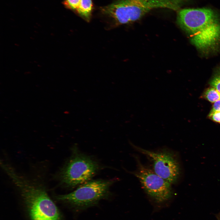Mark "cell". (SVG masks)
<instances>
[{
	"instance_id": "obj_1",
	"label": "cell",
	"mask_w": 220,
	"mask_h": 220,
	"mask_svg": "<svg viewBox=\"0 0 220 220\" xmlns=\"http://www.w3.org/2000/svg\"><path fill=\"white\" fill-rule=\"evenodd\" d=\"M4 171L20 190L31 220H61L57 207L42 186L17 174L10 165Z\"/></svg>"
},
{
	"instance_id": "obj_2",
	"label": "cell",
	"mask_w": 220,
	"mask_h": 220,
	"mask_svg": "<svg viewBox=\"0 0 220 220\" xmlns=\"http://www.w3.org/2000/svg\"><path fill=\"white\" fill-rule=\"evenodd\" d=\"M159 8L176 10L179 6L167 0H118L101 10L117 25L137 21L152 9Z\"/></svg>"
},
{
	"instance_id": "obj_3",
	"label": "cell",
	"mask_w": 220,
	"mask_h": 220,
	"mask_svg": "<svg viewBox=\"0 0 220 220\" xmlns=\"http://www.w3.org/2000/svg\"><path fill=\"white\" fill-rule=\"evenodd\" d=\"M59 174L61 184L73 188L91 180L100 169L98 162L90 156L81 153L76 147Z\"/></svg>"
},
{
	"instance_id": "obj_4",
	"label": "cell",
	"mask_w": 220,
	"mask_h": 220,
	"mask_svg": "<svg viewBox=\"0 0 220 220\" xmlns=\"http://www.w3.org/2000/svg\"><path fill=\"white\" fill-rule=\"evenodd\" d=\"M115 181L114 179L91 180L79 186L74 191L58 196L57 198L78 207L90 206L108 195L109 188Z\"/></svg>"
},
{
	"instance_id": "obj_5",
	"label": "cell",
	"mask_w": 220,
	"mask_h": 220,
	"mask_svg": "<svg viewBox=\"0 0 220 220\" xmlns=\"http://www.w3.org/2000/svg\"><path fill=\"white\" fill-rule=\"evenodd\" d=\"M136 160L137 169L131 173L139 179L147 194L159 203L169 200L172 194L171 184L145 166L137 157Z\"/></svg>"
},
{
	"instance_id": "obj_6",
	"label": "cell",
	"mask_w": 220,
	"mask_h": 220,
	"mask_svg": "<svg viewBox=\"0 0 220 220\" xmlns=\"http://www.w3.org/2000/svg\"><path fill=\"white\" fill-rule=\"evenodd\" d=\"M137 151L149 157L153 163V171L170 184L176 182L181 172V165L176 155L166 149L154 152L133 145Z\"/></svg>"
},
{
	"instance_id": "obj_7",
	"label": "cell",
	"mask_w": 220,
	"mask_h": 220,
	"mask_svg": "<svg viewBox=\"0 0 220 220\" xmlns=\"http://www.w3.org/2000/svg\"><path fill=\"white\" fill-rule=\"evenodd\" d=\"M218 20L215 13L206 8L182 9L178 11L177 17L179 25L191 36Z\"/></svg>"
},
{
	"instance_id": "obj_8",
	"label": "cell",
	"mask_w": 220,
	"mask_h": 220,
	"mask_svg": "<svg viewBox=\"0 0 220 220\" xmlns=\"http://www.w3.org/2000/svg\"><path fill=\"white\" fill-rule=\"evenodd\" d=\"M192 43L203 51L213 50L220 43V24L218 20L207 25L191 36Z\"/></svg>"
},
{
	"instance_id": "obj_9",
	"label": "cell",
	"mask_w": 220,
	"mask_h": 220,
	"mask_svg": "<svg viewBox=\"0 0 220 220\" xmlns=\"http://www.w3.org/2000/svg\"><path fill=\"white\" fill-rule=\"evenodd\" d=\"M93 6L92 0H81L76 11L83 19L89 22L91 17Z\"/></svg>"
},
{
	"instance_id": "obj_10",
	"label": "cell",
	"mask_w": 220,
	"mask_h": 220,
	"mask_svg": "<svg viewBox=\"0 0 220 220\" xmlns=\"http://www.w3.org/2000/svg\"><path fill=\"white\" fill-rule=\"evenodd\" d=\"M203 96V97L211 103L220 100V93L213 87L207 89Z\"/></svg>"
},
{
	"instance_id": "obj_11",
	"label": "cell",
	"mask_w": 220,
	"mask_h": 220,
	"mask_svg": "<svg viewBox=\"0 0 220 220\" xmlns=\"http://www.w3.org/2000/svg\"><path fill=\"white\" fill-rule=\"evenodd\" d=\"M210 84L212 87L215 88L220 93V67L216 72Z\"/></svg>"
},
{
	"instance_id": "obj_12",
	"label": "cell",
	"mask_w": 220,
	"mask_h": 220,
	"mask_svg": "<svg viewBox=\"0 0 220 220\" xmlns=\"http://www.w3.org/2000/svg\"><path fill=\"white\" fill-rule=\"evenodd\" d=\"M81 0H64L63 3L66 8L76 11L79 7Z\"/></svg>"
},
{
	"instance_id": "obj_13",
	"label": "cell",
	"mask_w": 220,
	"mask_h": 220,
	"mask_svg": "<svg viewBox=\"0 0 220 220\" xmlns=\"http://www.w3.org/2000/svg\"><path fill=\"white\" fill-rule=\"evenodd\" d=\"M208 117L213 121L220 123V112L211 111Z\"/></svg>"
},
{
	"instance_id": "obj_14",
	"label": "cell",
	"mask_w": 220,
	"mask_h": 220,
	"mask_svg": "<svg viewBox=\"0 0 220 220\" xmlns=\"http://www.w3.org/2000/svg\"><path fill=\"white\" fill-rule=\"evenodd\" d=\"M211 111L220 112V100L214 103Z\"/></svg>"
},
{
	"instance_id": "obj_15",
	"label": "cell",
	"mask_w": 220,
	"mask_h": 220,
	"mask_svg": "<svg viewBox=\"0 0 220 220\" xmlns=\"http://www.w3.org/2000/svg\"><path fill=\"white\" fill-rule=\"evenodd\" d=\"M174 3L178 5V3L182 0H167Z\"/></svg>"
},
{
	"instance_id": "obj_16",
	"label": "cell",
	"mask_w": 220,
	"mask_h": 220,
	"mask_svg": "<svg viewBox=\"0 0 220 220\" xmlns=\"http://www.w3.org/2000/svg\"><path fill=\"white\" fill-rule=\"evenodd\" d=\"M219 220H220V215H219Z\"/></svg>"
}]
</instances>
